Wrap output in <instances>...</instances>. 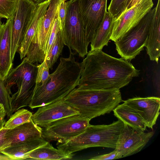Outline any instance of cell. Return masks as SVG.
Returning a JSON list of instances; mask_svg holds the SVG:
<instances>
[{"instance_id":"6da1fadb","label":"cell","mask_w":160,"mask_h":160,"mask_svg":"<svg viewBox=\"0 0 160 160\" xmlns=\"http://www.w3.org/2000/svg\"><path fill=\"white\" fill-rule=\"evenodd\" d=\"M82 62L77 87L80 89H120L140 73L128 61L114 58L102 50L89 51Z\"/></svg>"},{"instance_id":"7a4b0ae2","label":"cell","mask_w":160,"mask_h":160,"mask_svg":"<svg viewBox=\"0 0 160 160\" xmlns=\"http://www.w3.org/2000/svg\"><path fill=\"white\" fill-rule=\"evenodd\" d=\"M69 50L68 58L61 57L55 70L50 74L48 81L37 86L29 107L39 108L64 99L78 85L83 69L82 62L75 60L74 54Z\"/></svg>"},{"instance_id":"3957f363","label":"cell","mask_w":160,"mask_h":160,"mask_svg":"<svg viewBox=\"0 0 160 160\" xmlns=\"http://www.w3.org/2000/svg\"><path fill=\"white\" fill-rule=\"evenodd\" d=\"M79 115L91 120L111 112L123 102L119 89H80L76 88L64 99Z\"/></svg>"},{"instance_id":"277c9868","label":"cell","mask_w":160,"mask_h":160,"mask_svg":"<svg viewBox=\"0 0 160 160\" xmlns=\"http://www.w3.org/2000/svg\"><path fill=\"white\" fill-rule=\"evenodd\" d=\"M38 66L26 57L15 68H12L4 80L11 96L12 115L22 108L29 106L36 85Z\"/></svg>"},{"instance_id":"5b68a950","label":"cell","mask_w":160,"mask_h":160,"mask_svg":"<svg viewBox=\"0 0 160 160\" xmlns=\"http://www.w3.org/2000/svg\"><path fill=\"white\" fill-rule=\"evenodd\" d=\"M124 124L120 120L108 125L90 124L82 133L57 148L66 152L73 153L92 147H101L115 149Z\"/></svg>"},{"instance_id":"8992f818","label":"cell","mask_w":160,"mask_h":160,"mask_svg":"<svg viewBox=\"0 0 160 160\" xmlns=\"http://www.w3.org/2000/svg\"><path fill=\"white\" fill-rule=\"evenodd\" d=\"M66 2L64 25L60 30L64 43L84 58L88 53V44L79 15L78 0H70Z\"/></svg>"},{"instance_id":"52a82bcc","label":"cell","mask_w":160,"mask_h":160,"mask_svg":"<svg viewBox=\"0 0 160 160\" xmlns=\"http://www.w3.org/2000/svg\"><path fill=\"white\" fill-rule=\"evenodd\" d=\"M154 11L152 9L138 24L114 42L116 50L123 59L131 61L143 50Z\"/></svg>"},{"instance_id":"ba28073f","label":"cell","mask_w":160,"mask_h":160,"mask_svg":"<svg viewBox=\"0 0 160 160\" xmlns=\"http://www.w3.org/2000/svg\"><path fill=\"white\" fill-rule=\"evenodd\" d=\"M90 120L79 115L65 117L53 121L42 128V137L48 142L57 141L63 143L83 132Z\"/></svg>"},{"instance_id":"9c48e42d","label":"cell","mask_w":160,"mask_h":160,"mask_svg":"<svg viewBox=\"0 0 160 160\" xmlns=\"http://www.w3.org/2000/svg\"><path fill=\"white\" fill-rule=\"evenodd\" d=\"M67 0H50L44 15L40 18L35 33L29 46L26 55L29 58L44 60V51L54 22L59 14L61 3Z\"/></svg>"},{"instance_id":"30bf717a","label":"cell","mask_w":160,"mask_h":160,"mask_svg":"<svg viewBox=\"0 0 160 160\" xmlns=\"http://www.w3.org/2000/svg\"><path fill=\"white\" fill-rule=\"evenodd\" d=\"M107 0H78L79 15L89 45L107 11Z\"/></svg>"},{"instance_id":"8fae6325","label":"cell","mask_w":160,"mask_h":160,"mask_svg":"<svg viewBox=\"0 0 160 160\" xmlns=\"http://www.w3.org/2000/svg\"><path fill=\"white\" fill-rule=\"evenodd\" d=\"M153 5L152 0H140L133 7L126 9L114 20L110 40L115 42L136 26Z\"/></svg>"},{"instance_id":"7c38bea8","label":"cell","mask_w":160,"mask_h":160,"mask_svg":"<svg viewBox=\"0 0 160 160\" xmlns=\"http://www.w3.org/2000/svg\"><path fill=\"white\" fill-rule=\"evenodd\" d=\"M36 6L37 4L31 0H18L12 27L11 59L12 62Z\"/></svg>"},{"instance_id":"4fadbf2b","label":"cell","mask_w":160,"mask_h":160,"mask_svg":"<svg viewBox=\"0 0 160 160\" xmlns=\"http://www.w3.org/2000/svg\"><path fill=\"white\" fill-rule=\"evenodd\" d=\"M154 133L153 131L148 132L137 131L124 124L115 149L119 158L132 155L140 151Z\"/></svg>"},{"instance_id":"5bb4252c","label":"cell","mask_w":160,"mask_h":160,"mask_svg":"<svg viewBox=\"0 0 160 160\" xmlns=\"http://www.w3.org/2000/svg\"><path fill=\"white\" fill-rule=\"evenodd\" d=\"M79 114L78 111L63 99L39 107L32 114V119L35 124L43 128L60 119Z\"/></svg>"},{"instance_id":"9a60e30c","label":"cell","mask_w":160,"mask_h":160,"mask_svg":"<svg viewBox=\"0 0 160 160\" xmlns=\"http://www.w3.org/2000/svg\"><path fill=\"white\" fill-rule=\"evenodd\" d=\"M123 102L140 115L147 127L153 129L160 113L159 98L137 97L123 100Z\"/></svg>"},{"instance_id":"2e32d148","label":"cell","mask_w":160,"mask_h":160,"mask_svg":"<svg viewBox=\"0 0 160 160\" xmlns=\"http://www.w3.org/2000/svg\"><path fill=\"white\" fill-rule=\"evenodd\" d=\"M13 18L7 19L0 26V77L4 80L13 66L11 49Z\"/></svg>"},{"instance_id":"e0dca14e","label":"cell","mask_w":160,"mask_h":160,"mask_svg":"<svg viewBox=\"0 0 160 160\" xmlns=\"http://www.w3.org/2000/svg\"><path fill=\"white\" fill-rule=\"evenodd\" d=\"M42 128L35 124L32 119L14 128L8 129L0 152L10 146L42 137Z\"/></svg>"},{"instance_id":"ac0fdd59","label":"cell","mask_w":160,"mask_h":160,"mask_svg":"<svg viewBox=\"0 0 160 160\" xmlns=\"http://www.w3.org/2000/svg\"><path fill=\"white\" fill-rule=\"evenodd\" d=\"M154 9L145 47L150 60L158 63L160 55V0Z\"/></svg>"},{"instance_id":"d6986e66","label":"cell","mask_w":160,"mask_h":160,"mask_svg":"<svg viewBox=\"0 0 160 160\" xmlns=\"http://www.w3.org/2000/svg\"><path fill=\"white\" fill-rule=\"evenodd\" d=\"M50 0L37 4L36 8L24 33L23 39L17 50L20 58L26 57L29 46L36 31L40 18L45 13Z\"/></svg>"},{"instance_id":"ffe728a7","label":"cell","mask_w":160,"mask_h":160,"mask_svg":"<svg viewBox=\"0 0 160 160\" xmlns=\"http://www.w3.org/2000/svg\"><path fill=\"white\" fill-rule=\"evenodd\" d=\"M48 142L42 137L10 146L1 151L0 153L8 156L11 160H25L29 153Z\"/></svg>"},{"instance_id":"44dd1931","label":"cell","mask_w":160,"mask_h":160,"mask_svg":"<svg viewBox=\"0 0 160 160\" xmlns=\"http://www.w3.org/2000/svg\"><path fill=\"white\" fill-rule=\"evenodd\" d=\"M112 111L118 119L134 130L138 132L146 130V124L140 115L124 103L119 104Z\"/></svg>"},{"instance_id":"7402d4cb","label":"cell","mask_w":160,"mask_h":160,"mask_svg":"<svg viewBox=\"0 0 160 160\" xmlns=\"http://www.w3.org/2000/svg\"><path fill=\"white\" fill-rule=\"evenodd\" d=\"M115 19L107 11H106L102 23L90 42L91 51L102 50L104 46L108 45Z\"/></svg>"},{"instance_id":"603a6c76","label":"cell","mask_w":160,"mask_h":160,"mask_svg":"<svg viewBox=\"0 0 160 160\" xmlns=\"http://www.w3.org/2000/svg\"><path fill=\"white\" fill-rule=\"evenodd\" d=\"M74 155L54 148L49 142L32 151L25 159L60 160L70 159Z\"/></svg>"},{"instance_id":"cb8c5ba5","label":"cell","mask_w":160,"mask_h":160,"mask_svg":"<svg viewBox=\"0 0 160 160\" xmlns=\"http://www.w3.org/2000/svg\"><path fill=\"white\" fill-rule=\"evenodd\" d=\"M32 112L26 109H19L9 117L3 128L12 129L29 122L32 119Z\"/></svg>"},{"instance_id":"d4e9b609","label":"cell","mask_w":160,"mask_h":160,"mask_svg":"<svg viewBox=\"0 0 160 160\" xmlns=\"http://www.w3.org/2000/svg\"><path fill=\"white\" fill-rule=\"evenodd\" d=\"M64 45L60 30L57 34L50 51L44 59L49 69H52L54 65L61 54Z\"/></svg>"},{"instance_id":"484cf974","label":"cell","mask_w":160,"mask_h":160,"mask_svg":"<svg viewBox=\"0 0 160 160\" xmlns=\"http://www.w3.org/2000/svg\"><path fill=\"white\" fill-rule=\"evenodd\" d=\"M18 0H0V18L13 17Z\"/></svg>"},{"instance_id":"4316f807","label":"cell","mask_w":160,"mask_h":160,"mask_svg":"<svg viewBox=\"0 0 160 160\" xmlns=\"http://www.w3.org/2000/svg\"><path fill=\"white\" fill-rule=\"evenodd\" d=\"M0 104L4 107L8 118L12 115L11 96L8 92L4 80L0 77Z\"/></svg>"},{"instance_id":"83f0119b","label":"cell","mask_w":160,"mask_h":160,"mask_svg":"<svg viewBox=\"0 0 160 160\" xmlns=\"http://www.w3.org/2000/svg\"><path fill=\"white\" fill-rule=\"evenodd\" d=\"M38 66V71L36 78V85L42 86L47 82L49 77V69L45 60Z\"/></svg>"},{"instance_id":"f1b7e54d","label":"cell","mask_w":160,"mask_h":160,"mask_svg":"<svg viewBox=\"0 0 160 160\" xmlns=\"http://www.w3.org/2000/svg\"><path fill=\"white\" fill-rule=\"evenodd\" d=\"M60 22L58 15L55 19L52 31L45 48L44 53L45 57L52 48L57 34L60 30Z\"/></svg>"},{"instance_id":"f546056e","label":"cell","mask_w":160,"mask_h":160,"mask_svg":"<svg viewBox=\"0 0 160 160\" xmlns=\"http://www.w3.org/2000/svg\"><path fill=\"white\" fill-rule=\"evenodd\" d=\"M127 0H111L108 8V12L115 19L126 9Z\"/></svg>"},{"instance_id":"4dcf8cb0","label":"cell","mask_w":160,"mask_h":160,"mask_svg":"<svg viewBox=\"0 0 160 160\" xmlns=\"http://www.w3.org/2000/svg\"><path fill=\"white\" fill-rule=\"evenodd\" d=\"M119 158L118 152L115 149L112 152L106 154L92 157L88 160H106Z\"/></svg>"},{"instance_id":"1f68e13d","label":"cell","mask_w":160,"mask_h":160,"mask_svg":"<svg viewBox=\"0 0 160 160\" xmlns=\"http://www.w3.org/2000/svg\"><path fill=\"white\" fill-rule=\"evenodd\" d=\"M67 12L66 1H64L61 3L59 11V17L60 22V30L63 27Z\"/></svg>"},{"instance_id":"d6a6232c","label":"cell","mask_w":160,"mask_h":160,"mask_svg":"<svg viewBox=\"0 0 160 160\" xmlns=\"http://www.w3.org/2000/svg\"><path fill=\"white\" fill-rule=\"evenodd\" d=\"M8 129L3 128L0 131V151L3 144L5 136Z\"/></svg>"},{"instance_id":"836d02e7","label":"cell","mask_w":160,"mask_h":160,"mask_svg":"<svg viewBox=\"0 0 160 160\" xmlns=\"http://www.w3.org/2000/svg\"><path fill=\"white\" fill-rule=\"evenodd\" d=\"M140 0H127L126 9H129L134 6Z\"/></svg>"},{"instance_id":"e575fe53","label":"cell","mask_w":160,"mask_h":160,"mask_svg":"<svg viewBox=\"0 0 160 160\" xmlns=\"http://www.w3.org/2000/svg\"><path fill=\"white\" fill-rule=\"evenodd\" d=\"M5 117L2 116L0 118V131L3 128L6 122Z\"/></svg>"},{"instance_id":"d590c367","label":"cell","mask_w":160,"mask_h":160,"mask_svg":"<svg viewBox=\"0 0 160 160\" xmlns=\"http://www.w3.org/2000/svg\"><path fill=\"white\" fill-rule=\"evenodd\" d=\"M6 115V113L3 106L1 104H0V118L2 116H5Z\"/></svg>"},{"instance_id":"8d00e7d4","label":"cell","mask_w":160,"mask_h":160,"mask_svg":"<svg viewBox=\"0 0 160 160\" xmlns=\"http://www.w3.org/2000/svg\"><path fill=\"white\" fill-rule=\"evenodd\" d=\"M0 160H11L8 156L4 154H0Z\"/></svg>"},{"instance_id":"74e56055","label":"cell","mask_w":160,"mask_h":160,"mask_svg":"<svg viewBox=\"0 0 160 160\" xmlns=\"http://www.w3.org/2000/svg\"><path fill=\"white\" fill-rule=\"evenodd\" d=\"M34 2L36 4L44 2L47 0H31Z\"/></svg>"},{"instance_id":"f35d334b","label":"cell","mask_w":160,"mask_h":160,"mask_svg":"<svg viewBox=\"0 0 160 160\" xmlns=\"http://www.w3.org/2000/svg\"><path fill=\"white\" fill-rule=\"evenodd\" d=\"M2 24V23L1 21V18H0V26Z\"/></svg>"}]
</instances>
